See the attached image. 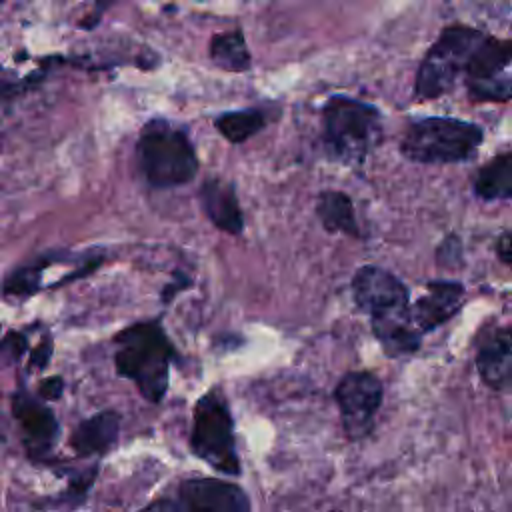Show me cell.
<instances>
[{"mask_svg": "<svg viewBox=\"0 0 512 512\" xmlns=\"http://www.w3.org/2000/svg\"><path fill=\"white\" fill-rule=\"evenodd\" d=\"M350 286L356 306L368 314L372 332L388 358L418 352L422 334L410 316V292L398 276L366 264L354 272Z\"/></svg>", "mask_w": 512, "mask_h": 512, "instance_id": "6da1fadb", "label": "cell"}, {"mask_svg": "<svg viewBox=\"0 0 512 512\" xmlns=\"http://www.w3.org/2000/svg\"><path fill=\"white\" fill-rule=\"evenodd\" d=\"M116 374L130 380L150 404H160L170 384V364L176 348L160 320L126 326L114 336Z\"/></svg>", "mask_w": 512, "mask_h": 512, "instance_id": "7a4b0ae2", "label": "cell"}, {"mask_svg": "<svg viewBox=\"0 0 512 512\" xmlns=\"http://www.w3.org/2000/svg\"><path fill=\"white\" fill-rule=\"evenodd\" d=\"M378 108L352 96L334 94L322 106V148L344 166H360L380 142Z\"/></svg>", "mask_w": 512, "mask_h": 512, "instance_id": "3957f363", "label": "cell"}, {"mask_svg": "<svg viewBox=\"0 0 512 512\" xmlns=\"http://www.w3.org/2000/svg\"><path fill=\"white\" fill-rule=\"evenodd\" d=\"M136 164L152 188H176L198 174V156L188 134L166 118L148 120L136 140Z\"/></svg>", "mask_w": 512, "mask_h": 512, "instance_id": "277c9868", "label": "cell"}, {"mask_svg": "<svg viewBox=\"0 0 512 512\" xmlns=\"http://www.w3.org/2000/svg\"><path fill=\"white\" fill-rule=\"evenodd\" d=\"M484 130L468 120L428 116L412 120L400 140V154L416 164H462L476 156Z\"/></svg>", "mask_w": 512, "mask_h": 512, "instance_id": "5b68a950", "label": "cell"}, {"mask_svg": "<svg viewBox=\"0 0 512 512\" xmlns=\"http://www.w3.org/2000/svg\"><path fill=\"white\" fill-rule=\"evenodd\" d=\"M190 452L226 476H240L242 462L236 450L234 418L220 388L204 392L192 410Z\"/></svg>", "mask_w": 512, "mask_h": 512, "instance_id": "8992f818", "label": "cell"}, {"mask_svg": "<svg viewBox=\"0 0 512 512\" xmlns=\"http://www.w3.org/2000/svg\"><path fill=\"white\" fill-rule=\"evenodd\" d=\"M484 36L482 30L466 24L446 26L416 70L414 98L434 100L450 92L458 78L464 76L468 60Z\"/></svg>", "mask_w": 512, "mask_h": 512, "instance_id": "52a82bcc", "label": "cell"}, {"mask_svg": "<svg viewBox=\"0 0 512 512\" xmlns=\"http://www.w3.org/2000/svg\"><path fill=\"white\" fill-rule=\"evenodd\" d=\"M140 512H252L244 488L220 478H182L170 494H164Z\"/></svg>", "mask_w": 512, "mask_h": 512, "instance_id": "ba28073f", "label": "cell"}, {"mask_svg": "<svg viewBox=\"0 0 512 512\" xmlns=\"http://www.w3.org/2000/svg\"><path fill=\"white\" fill-rule=\"evenodd\" d=\"M512 42L484 36L468 60L464 84L474 102L508 104L512 96Z\"/></svg>", "mask_w": 512, "mask_h": 512, "instance_id": "9c48e42d", "label": "cell"}, {"mask_svg": "<svg viewBox=\"0 0 512 512\" xmlns=\"http://www.w3.org/2000/svg\"><path fill=\"white\" fill-rule=\"evenodd\" d=\"M332 394L346 438L358 442L370 436L384 400L382 380L368 370H350L338 380Z\"/></svg>", "mask_w": 512, "mask_h": 512, "instance_id": "30bf717a", "label": "cell"}, {"mask_svg": "<svg viewBox=\"0 0 512 512\" xmlns=\"http://www.w3.org/2000/svg\"><path fill=\"white\" fill-rule=\"evenodd\" d=\"M12 416L24 434V446L32 458H44L56 444L60 424L42 398L26 388H18L12 398Z\"/></svg>", "mask_w": 512, "mask_h": 512, "instance_id": "8fae6325", "label": "cell"}, {"mask_svg": "<svg viewBox=\"0 0 512 512\" xmlns=\"http://www.w3.org/2000/svg\"><path fill=\"white\" fill-rule=\"evenodd\" d=\"M464 304V284L456 280H430L426 292L410 304V316L418 332L424 336L450 318H454Z\"/></svg>", "mask_w": 512, "mask_h": 512, "instance_id": "7c38bea8", "label": "cell"}, {"mask_svg": "<svg viewBox=\"0 0 512 512\" xmlns=\"http://www.w3.org/2000/svg\"><path fill=\"white\" fill-rule=\"evenodd\" d=\"M476 370L482 382L500 392L508 390L512 382V336L508 326H494L484 330L476 346Z\"/></svg>", "mask_w": 512, "mask_h": 512, "instance_id": "4fadbf2b", "label": "cell"}, {"mask_svg": "<svg viewBox=\"0 0 512 512\" xmlns=\"http://www.w3.org/2000/svg\"><path fill=\"white\" fill-rule=\"evenodd\" d=\"M200 206L206 218L226 234H242L244 216L236 196V190L230 182L220 178H206L198 190Z\"/></svg>", "mask_w": 512, "mask_h": 512, "instance_id": "5bb4252c", "label": "cell"}, {"mask_svg": "<svg viewBox=\"0 0 512 512\" xmlns=\"http://www.w3.org/2000/svg\"><path fill=\"white\" fill-rule=\"evenodd\" d=\"M122 416L116 410H100L82 420L70 434V446L80 458L104 456L116 444L120 436Z\"/></svg>", "mask_w": 512, "mask_h": 512, "instance_id": "9a60e30c", "label": "cell"}, {"mask_svg": "<svg viewBox=\"0 0 512 512\" xmlns=\"http://www.w3.org/2000/svg\"><path fill=\"white\" fill-rule=\"evenodd\" d=\"M316 216L326 232H340L352 238H362L352 198L340 190H324L318 194Z\"/></svg>", "mask_w": 512, "mask_h": 512, "instance_id": "2e32d148", "label": "cell"}, {"mask_svg": "<svg viewBox=\"0 0 512 512\" xmlns=\"http://www.w3.org/2000/svg\"><path fill=\"white\" fill-rule=\"evenodd\" d=\"M472 190L482 200H510L512 198V152H502L490 158L472 180Z\"/></svg>", "mask_w": 512, "mask_h": 512, "instance_id": "e0dca14e", "label": "cell"}, {"mask_svg": "<svg viewBox=\"0 0 512 512\" xmlns=\"http://www.w3.org/2000/svg\"><path fill=\"white\" fill-rule=\"evenodd\" d=\"M208 58L226 72H246L252 66V56L240 28L214 34L208 44Z\"/></svg>", "mask_w": 512, "mask_h": 512, "instance_id": "ac0fdd59", "label": "cell"}, {"mask_svg": "<svg viewBox=\"0 0 512 512\" xmlns=\"http://www.w3.org/2000/svg\"><path fill=\"white\" fill-rule=\"evenodd\" d=\"M268 116L260 108H240L222 112L214 118V128L232 144H240L262 132Z\"/></svg>", "mask_w": 512, "mask_h": 512, "instance_id": "d6986e66", "label": "cell"}, {"mask_svg": "<svg viewBox=\"0 0 512 512\" xmlns=\"http://www.w3.org/2000/svg\"><path fill=\"white\" fill-rule=\"evenodd\" d=\"M52 264V258L42 256L34 262H28L16 270H12L2 286V292L6 296H18V298H28L40 290V280L42 272Z\"/></svg>", "mask_w": 512, "mask_h": 512, "instance_id": "ffe728a7", "label": "cell"}, {"mask_svg": "<svg viewBox=\"0 0 512 512\" xmlns=\"http://www.w3.org/2000/svg\"><path fill=\"white\" fill-rule=\"evenodd\" d=\"M96 474H98V466H92L90 470H84V472L72 476L70 482H68V488H66V492L62 494L60 500H62L64 504H68L70 508L82 504L84 498H86V494H88V490H90V486L94 484Z\"/></svg>", "mask_w": 512, "mask_h": 512, "instance_id": "44dd1931", "label": "cell"}, {"mask_svg": "<svg viewBox=\"0 0 512 512\" xmlns=\"http://www.w3.org/2000/svg\"><path fill=\"white\" fill-rule=\"evenodd\" d=\"M28 348L26 336H22L20 332H10L2 342H0V354L6 356L8 360H18L24 356Z\"/></svg>", "mask_w": 512, "mask_h": 512, "instance_id": "7402d4cb", "label": "cell"}, {"mask_svg": "<svg viewBox=\"0 0 512 512\" xmlns=\"http://www.w3.org/2000/svg\"><path fill=\"white\" fill-rule=\"evenodd\" d=\"M52 358V340L50 338H44L32 352H30V358H28V366L34 368V370H42Z\"/></svg>", "mask_w": 512, "mask_h": 512, "instance_id": "603a6c76", "label": "cell"}, {"mask_svg": "<svg viewBox=\"0 0 512 512\" xmlns=\"http://www.w3.org/2000/svg\"><path fill=\"white\" fill-rule=\"evenodd\" d=\"M62 392H64V380L60 376L44 378L38 384V398L42 400H58Z\"/></svg>", "mask_w": 512, "mask_h": 512, "instance_id": "cb8c5ba5", "label": "cell"}, {"mask_svg": "<svg viewBox=\"0 0 512 512\" xmlns=\"http://www.w3.org/2000/svg\"><path fill=\"white\" fill-rule=\"evenodd\" d=\"M498 256H500V260L504 262V264H510L512 262V246H510V232H504L502 236H500V242H498Z\"/></svg>", "mask_w": 512, "mask_h": 512, "instance_id": "d4e9b609", "label": "cell"}, {"mask_svg": "<svg viewBox=\"0 0 512 512\" xmlns=\"http://www.w3.org/2000/svg\"><path fill=\"white\" fill-rule=\"evenodd\" d=\"M4 440V424H2V418H0V442Z\"/></svg>", "mask_w": 512, "mask_h": 512, "instance_id": "484cf974", "label": "cell"}, {"mask_svg": "<svg viewBox=\"0 0 512 512\" xmlns=\"http://www.w3.org/2000/svg\"><path fill=\"white\" fill-rule=\"evenodd\" d=\"M2 144H4V138H2V132H0V150H2Z\"/></svg>", "mask_w": 512, "mask_h": 512, "instance_id": "4316f807", "label": "cell"}, {"mask_svg": "<svg viewBox=\"0 0 512 512\" xmlns=\"http://www.w3.org/2000/svg\"><path fill=\"white\" fill-rule=\"evenodd\" d=\"M0 328H2V326H0Z\"/></svg>", "mask_w": 512, "mask_h": 512, "instance_id": "83f0119b", "label": "cell"}]
</instances>
